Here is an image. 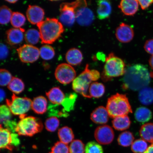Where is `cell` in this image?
I'll return each mask as SVG.
<instances>
[{
    "mask_svg": "<svg viewBox=\"0 0 153 153\" xmlns=\"http://www.w3.org/2000/svg\"><path fill=\"white\" fill-rule=\"evenodd\" d=\"M85 6L87 4L85 1L62 3L60 6V22L66 26H71L76 20V9Z\"/></svg>",
    "mask_w": 153,
    "mask_h": 153,
    "instance_id": "7",
    "label": "cell"
},
{
    "mask_svg": "<svg viewBox=\"0 0 153 153\" xmlns=\"http://www.w3.org/2000/svg\"><path fill=\"white\" fill-rule=\"evenodd\" d=\"M26 21L25 16L22 13L18 12L13 13L10 22L14 28H21L24 25Z\"/></svg>",
    "mask_w": 153,
    "mask_h": 153,
    "instance_id": "33",
    "label": "cell"
},
{
    "mask_svg": "<svg viewBox=\"0 0 153 153\" xmlns=\"http://www.w3.org/2000/svg\"><path fill=\"white\" fill-rule=\"evenodd\" d=\"M12 114L8 106L5 105L0 106V124L4 125L10 120Z\"/></svg>",
    "mask_w": 153,
    "mask_h": 153,
    "instance_id": "37",
    "label": "cell"
},
{
    "mask_svg": "<svg viewBox=\"0 0 153 153\" xmlns=\"http://www.w3.org/2000/svg\"><path fill=\"white\" fill-rule=\"evenodd\" d=\"M6 1L7 2L11 4H14L17 2L18 1H16V0H7V1Z\"/></svg>",
    "mask_w": 153,
    "mask_h": 153,
    "instance_id": "51",
    "label": "cell"
},
{
    "mask_svg": "<svg viewBox=\"0 0 153 153\" xmlns=\"http://www.w3.org/2000/svg\"><path fill=\"white\" fill-rule=\"evenodd\" d=\"M93 11L87 7V6L79 7L76 12V20L80 25H90L94 20Z\"/></svg>",
    "mask_w": 153,
    "mask_h": 153,
    "instance_id": "12",
    "label": "cell"
},
{
    "mask_svg": "<svg viewBox=\"0 0 153 153\" xmlns=\"http://www.w3.org/2000/svg\"><path fill=\"white\" fill-rule=\"evenodd\" d=\"M60 124V120L55 117L53 116L46 120L45 125L48 131L53 132L56 131Z\"/></svg>",
    "mask_w": 153,
    "mask_h": 153,
    "instance_id": "40",
    "label": "cell"
},
{
    "mask_svg": "<svg viewBox=\"0 0 153 153\" xmlns=\"http://www.w3.org/2000/svg\"><path fill=\"white\" fill-rule=\"evenodd\" d=\"M105 91V86L103 84L97 82L91 83L89 89V93L91 97L100 98L104 94Z\"/></svg>",
    "mask_w": 153,
    "mask_h": 153,
    "instance_id": "27",
    "label": "cell"
},
{
    "mask_svg": "<svg viewBox=\"0 0 153 153\" xmlns=\"http://www.w3.org/2000/svg\"><path fill=\"white\" fill-rule=\"evenodd\" d=\"M144 49L147 53L153 55V39L149 40L146 42Z\"/></svg>",
    "mask_w": 153,
    "mask_h": 153,
    "instance_id": "45",
    "label": "cell"
},
{
    "mask_svg": "<svg viewBox=\"0 0 153 153\" xmlns=\"http://www.w3.org/2000/svg\"><path fill=\"white\" fill-rule=\"evenodd\" d=\"M95 138L99 144L108 145L114 140V134L110 126L104 125L99 126L94 132Z\"/></svg>",
    "mask_w": 153,
    "mask_h": 153,
    "instance_id": "11",
    "label": "cell"
},
{
    "mask_svg": "<svg viewBox=\"0 0 153 153\" xmlns=\"http://www.w3.org/2000/svg\"><path fill=\"white\" fill-rule=\"evenodd\" d=\"M48 101L43 96L35 97L32 101L31 108L35 113L42 114L46 112L47 110Z\"/></svg>",
    "mask_w": 153,
    "mask_h": 153,
    "instance_id": "22",
    "label": "cell"
},
{
    "mask_svg": "<svg viewBox=\"0 0 153 153\" xmlns=\"http://www.w3.org/2000/svg\"><path fill=\"white\" fill-rule=\"evenodd\" d=\"M134 136L131 132L125 131L120 134L117 139L118 144L124 147H128L134 142Z\"/></svg>",
    "mask_w": 153,
    "mask_h": 153,
    "instance_id": "32",
    "label": "cell"
},
{
    "mask_svg": "<svg viewBox=\"0 0 153 153\" xmlns=\"http://www.w3.org/2000/svg\"><path fill=\"white\" fill-rule=\"evenodd\" d=\"M151 143L150 146L148 147L146 151L143 153H153V142Z\"/></svg>",
    "mask_w": 153,
    "mask_h": 153,
    "instance_id": "49",
    "label": "cell"
},
{
    "mask_svg": "<svg viewBox=\"0 0 153 153\" xmlns=\"http://www.w3.org/2000/svg\"><path fill=\"white\" fill-rule=\"evenodd\" d=\"M146 141L143 139H137L134 141L131 146V150L134 153H143L148 148Z\"/></svg>",
    "mask_w": 153,
    "mask_h": 153,
    "instance_id": "36",
    "label": "cell"
},
{
    "mask_svg": "<svg viewBox=\"0 0 153 153\" xmlns=\"http://www.w3.org/2000/svg\"><path fill=\"white\" fill-rule=\"evenodd\" d=\"M13 14L11 10L6 6L0 7V24L5 25L10 22Z\"/></svg>",
    "mask_w": 153,
    "mask_h": 153,
    "instance_id": "35",
    "label": "cell"
},
{
    "mask_svg": "<svg viewBox=\"0 0 153 153\" xmlns=\"http://www.w3.org/2000/svg\"><path fill=\"white\" fill-rule=\"evenodd\" d=\"M20 117L15 131L18 134L32 137L42 131L43 126L41 120L33 116Z\"/></svg>",
    "mask_w": 153,
    "mask_h": 153,
    "instance_id": "6",
    "label": "cell"
},
{
    "mask_svg": "<svg viewBox=\"0 0 153 153\" xmlns=\"http://www.w3.org/2000/svg\"><path fill=\"white\" fill-rule=\"evenodd\" d=\"M11 145L13 146H17L20 144V140L18 138V135L17 134L12 133L11 134Z\"/></svg>",
    "mask_w": 153,
    "mask_h": 153,
    "instance_id": "47",
    "label": "cell"
},
{
    "mask_svg": "<svg viewBox=\"0 0 153 153\" xmlns=\"http://www.w3.org/2000/svg\"><path fill=\"white\" fill-rule=\"evenodd\" d=\"M97 17L102 20L108 18L112 12V6L110 2L106 0L97 1Z\"/></svg>",
    "mask_w": 153,
    "mask_h": 153,
    "instance_id": "18",
    "label": "cell"
},
{
    "mask_svg": "<svg viewBox=\"0 0 153 153\" xmlns=\"http://www.w3.org/2000/svg\"><path fill=\"white\" fill-rule=\"evenodd\" d=\"M5 97V92L3 89L0 88V102L3 101Z\"/></svg>",
    "mask_w": 153,
    "mask_h": 153,
    "instance_id": "48",
    "label": "cell"
},
{
    "mask_svg": "<svg viewBox=\"0 0 153 153\" xmlns=\"http://www.w3.org/2000/svg\"><path fill=\"white\" fill-rule=\"evenodd\" d=\"M55 76L60 83L67 85L74 81L76 78V72L72 66L62 63L57 66L55 71Z\"/></svg>",
    "mask_w": 153,
    "mask_h": 153,
    "instance_id": "9",
    "label": "cell"
},
{
    "mask_svg": "<svg viewBox=\"0 0 153 153\" xmlns=\"http://www.w3.org/2000/svg\"><path fill=\"white\" fill-rule=\"evenodd\" d=\"M113 127L118 131H123L128 129L131 121L127 115L117 117L112 121Z\"/></svg>",
    "mask_w": 153,
    "mask_h": 153,
    "instance_id": "23",
    "label": "cell"
},
{
    "mask_svg": "<svg viewBox=\"0 0 153 153\" xmlns=\"http://www.w3.org/2000/svg\"><path fill=\"white\" fill-rule=\"evenodd\" d=\"M109 116L106 108L102 106L95 108L91 113V119L94 123L98 124H105L108 122Z\"/></svg>",
    "mask_w": 153,
    "mask_h": 153,
    "instance_id": "16",
    "label": "cell"
},
{
    "mask_svg": "<svg viewBox=\"0 0 153 153\" xmlns=\"http://www.w3.org/2000/svg\"><path fill=\"white\" fill-rule=\"evenodd\" d=\"M125 70L123 60L113 53H111L105 60L102 79L108 81L112 78L123 76Z\"/></svg>",
    "mask_w": 153,
    "mask_h": 153,
    "instance_id": "5",
    "label": "cell"
},
{
    "mask_svg": "<svg viewBox=\"0 0 153 153\" xmlns=\"http://www.w3.org/2000/svg\"><path fill=\"white\" fill-rule=\"evenodd\" d=\"M58 135L61 142L67 145L71 143L74 140V137L71 128L67 126L59 129Z\"/></svg>",
    "mask_w": 153,
    "mask_h": 153,
    "instance_id": "25",
    "label": "cell"
},
{
    "mask_svg": "<svg viewBox=\"0 0 153 153\" xmlns=\"http://www.w3.org/2000/svg\"><path fill=\"white\" fill-rule=\"evenodd\" d=\"M115 34L118 41L123 43L129 42L133 39L134 36L132 28L124 23H122L117 28Z\"/></svg>",
    "mask_w": 153,
    "mask_h": 153,
    "instance_id": "14",
    "label": "cell"
},
{
    "mask_svg": "<svg viewBox=\"0 0 153 153\" xmlns=\"http://www.w3.org/2000/svg\"><path fill=\"white\" fill-rule=\"evenodd\" d=\"M24 39L28 45H36L41 39L39 32L35 29H30L25 32Z\"/></svg>",
    "mask_w": 153,
    "mask_h": 153,
    "instance_id": "29",
    "label": "cell"
},
{
    "mask_svg": "<svg viewBox=\"0 0 153 153\" xmlns=\"http://www.w3.org/2000/svg\"><path fill=\"white\" fill-rule=\"evenodd\" d=\"M9 53L8 48L4 44L0 42V60L6 58Z\"/></svg>",
    "mask_w": 153,
    "mask_h": 153,
    "instance_id": "43",
    "label": "cell"
},
{
    "mask_svg": "<svg viewBox=\"0 0 153 153\" xmlns=\"http://www.w3.org/2000/svg\"><path fill=\"white\" fill-rule=\"evenodd\" d=\"M65 58L67 62L70 65L77 66L82 62L83 56L79 49L73 48L67 52Z\"/></svg>",
    "mask_w": 153,
    "mask_h": 153,
    "instance_id": "19",
    "label": "cell"
},
{
    "mask_svg": "<svg viewBox=\"0 0 153 153\" xmlns=\"http://www.w3.org/2000/svg\"><path fill=\"white\" fill-rule=\"evenodd\" d=\"M25 32V30L22 28L10 29L6 32L7 43L11 45L21 43L24 39Z\"/></svg>",
    "mask_w": 153,
    "mask_h": 153,
    "instance_id": "15",
    "label": "cell"
},
{
    "mask_svg": "<svg viewBox=\"0 0 153 153\" xmlns=\"http://www.w3.org/2000/svg\"><path fill=\"white\" fill-rule=\"evenodd\" d=\"M77 95L75 93H71L65 97L62 104L64 111L67 113L73 110L77 98Z\"/></svg>",
    "mask_w": 153,
    "mask_h": 153,
    "instance_id": "31",
    "label": "cell"
},
{
    "mask_svg": "<svg viewBox=\"0 0 153 153\" xmlns=\"http://www.w3.org/2000/svg\"><path fill=\"white\" fill-rule=\"evenodd\" d=\"M11 133L0 124V149L12 150L14 147L11 145Z\"/></svg>",
    "mask_w": 153,
    "mask_h": 153,
    "instance_id": "20",
    "label": "cell"
},
{
    "mask_svg": "<svg viewBox=\"0 0 153 153\" xmlns=\"http://www.w3.org/2000/svg\"><path fill=\"white\" fill-rule=\"evenodd\" d=\"M140 135L143 140L152 143L153 142V123L144 124L140 130Z\"/></svg>",
    "mask_w": 153,
    "mask_h": 153,
    "instance_id": "28",
    "label": "cell"
},
{
    "mask_svg": "<svg viewBox=\"0 0 153 153\" xmlns=\"http://www.w3.org/2000/svg\"><path fill=\"white\" fill-rule=\"evenodd\" d=\"M149 64H150L151 68L153 70V55H152V57H151L150 60H149Z\"/></svg>",
    "mask_w": 153,
    "mask_h": 153,
    "instance_id": "50",
    "label": "cell"
},
{
    "mask_svg": "<svg viewBox=\"0 0 153 153\" xmlns=\"http://www.w3.org/2000/svg\"><path fill=\"white\" fill-rule=\"evenodd\" d=\"M118 7L124 14L132 16L138 10V1L136 0H123L120 2Z\"/></svg>",
    "mask_w": 153,
    "mask_h": 153,
    "instance_id": "17",
    "label": "cell"
},
{
    "mask_svg": "<svg viewBox=\"0 0 153 153\" xmlns=\"http://www.w3.org/2000/svg\"><path fill=\"white\" fill-rule=\"evenodd\" d=\"M138 1L141 8L143 10L148 8L153 3V1H152V0H149V1Z\"/></svg>",
    "mask_w": 153,
    "mask_h": 153,
    "instance_id": "46",
    "label": "cell"
},
{
    "mask_svg": "<svg viewBox=\"0 0 153 153\" xmlns=\"http://www.w3.org/2000/svg\"><path fill=\"white\" fill-rule=\"evenodd\" d=\"M139 100L141 104L149 105L153 102V89L146 87L141 89L139 94Z\"/></svg>",
    "mask_w": 153,
    "mask_h": 153,
    "instance_id": "24",
    "label": "cell"
},
{
    "mask_svg": "<svg viewBox=\"0 0 153 153\" xmlns=\"http://www.w3.org/2000/svg\"><path fill=\"white\" fill-rule=\"evenodd\" d=\"M41 42L51 45L58 39L64 33L63 25L58 19L47 18L37 25Z\"/></svg>",
    "mask_w": 153,
    "mask_h": 153,
    "instance_id": "2",
    "label": "cell"
},
{
    "mask_svg": "<svg viewBox=\"0 0 153 153\" xmlns=\"http://www.w3.org/2000/svg\"><path fill=\"white\" fill-rule=\"evenodd\" d=\"M45 13L44 10L37 5H29L26 11L27 20L33 25H37L43 21Z\"/></svg>",
    "mask_w": 153,
    "mask_h": 153,
    "instance_id": "13",
    "label": "cell"
},
{
    "mask_svg": "<svg viewBox=\"0 0 153 153\" xmlns=\"http://www.w3.org/2000/svg\"><path fill=\"white\" fill-rule=\"evenodd\" d=\"M135 117L137 121L140 123H145L152 118V114L148 108L143 107H140L136 111Z\"/></svg>",
    "mask_w": 153,
    "mask_h": 153,
    "instance_id": "26",
    "label": "cell"
},
{
    "mask_svg": "<svg viewBox=\"0 0 153 153\" xmlns=\"http://www.w3.org/2000/svg\"><path fill=\"white\" fill-rule=\"evenodd\" d=\"M13 77L8 70L5 69H0V86L8 85Z\"/></svg>",
    "mask_w": 153,
    "mask_h": 153,
    "instance_id": "41",
    "label": "cell"
},
{
    "mask_svg": "<svg viewBox=\"0 0 153 153\" xmlns=\"http://www.w3.org/2000/svg\"><path fill=\"white\" fill-rule=\"evenodd\" d=\"M9 90L16 94H19L24 91L25 84L22 80L20 78L13 77L10 83L7 85Z\"/></svg>",
    "mask_w": 153,
    "mask_h": 153,
    "instance_id": "30",
    "label": "cell"
},
{
    "mask_svg": "<svg viewBox=\"0 0 153 153\" xmlns=\"http://www.w3.org/2000/svg\"><path fill=\"white\" fill-rule=\"evenodd\" d=\"M40 55L41 58L45 60H51L55 55V51L53 48L49 45H45L42 46L39 50Z\"/></svg>",
    "mask_w": 153,
    "mask_h": 153,
    "instance_id": "34",
    "label": "cell"
},
{
    "mask_svg": "<svg viewBox=\"0 0 153 153\" xmlns=\"http://www.w3.org/2000/svg\"><path fill=\"white\" fill-rule=\"evenodd\" d=\"M85 153H104V150L99 143L90 141L85 146Z\"/></svg>",
    "mask_w": 153,
    "mask_h": 153,
    "instance_id": "39",
    "label": "cell"
},
{
    "mask_svg": "<svg viewBox=\"0 0 153 153\" xmlns=\"http://www.w3.org/2000/svg\"><path fill=\"white\" fill-rule=\"evenodd\" d=\"M70 153H85V144L80 140H75L72 141L69 147Z\"/></svg>",
    "mask_w": 153,
    "mask_h": 153,
    "instance_id": "38",
    "label": "cell"
},
{
    "mask_svg": "<svg viewBox=\"0 0 153 153\" xmlns=\"http://www.w3.org/2000/svg\"><path fill=\"white\" fill-rule=\"evenodd\" d=\"M17 51L19 59L24 63H33L39 58V50L33 45H24L18 48Z\"/></svg>",
    "mask_w": 153,
    "mask_h": 153,
    "instance_id": "10",
    "label": "cell"
},
{
    "mask_svg": "<svg viewBox=\"0 0 153 153\" xmlns=\"http://www.w3.org/2000/svg\"><path fill=\"white\" fill-rule=\"evenodd\" d=\"M106 108L109 117L113 118L132 113L126 95L119 93L113 95L108 99Z\"/></svg>",
    "mask_w": 153,
    "mask_h": 153,
    "instance_id": "4",
    "label": "cell"
},
{
    "mask_svg": "<svg viewBox=\"0 0 153 153\" xmlns=\"http://www.w3.org/2000/svg\"><path fill=\"white\" fill-rule=\"evenodd\" d=\"M17 124L18 123H17L16 122L10 120L5 123L4 125L6 128L8 129L11 133V132H13L14 131H15Z\"/></svg>",
    "mask_w": 153,
    "mask_h": 153,
    "instance_id": "44",
    "label": "cell"
},
{
    "mask_svg": "<svg viewBox=\"0 0 153 153\" xmlns=\"http://www.w3.org/2000/svg\"><path fill=\"white\" fill-rule=\"evenodd\" d=\"M49 153H70L69 149L67 144L58 141L55 143Z\"/></svg>",
    "mask_w": 153,
    "mask_h": 153,
    "instance_id": "42",
    "label": "cell"
},
{
    "mask_svg": "<svg viewBox=\"0 0 153 153\" xmlns=\"http://www.w3.org/2000/svg\"><path fill=\"white\" fill-rule=\"evenodd\" d=\"M100 77V73L96 70H90L89 65L87 64L85 70L73 81L72 88L83 97L91 98L89 93L90 86L92 82L97 81Z\"/></svg>",
    "mask_w": 153,
    "mask_h": 153,
    "instance_id": "3",
    "label": "cell"
},
{
    "mask_svg": "<svg viewBox=\"0 0 153 153\" xmlns=\"http://www.w3.org/2000/svg\"><path fill=\"white\" fill-rule=\"evenodd\" d=\"M46 95L50 102L53 104H62L65 96L60 88L55 87L52 88L46 93Z\"/></svg>",
    "mask_w": 153,
    "mask_h": 153,
    "instance_id": "21",
    "label": "cell"
},
{
    "mask_svg": "<svg viewBox=\"0 0 153 153\" xmlns=\"http://www.w3.org/2000/svg\"><path fill=\"white\" fill-rule=\"evenodd\" d=\"M152 75L143 65H133L126 69L122 79V87L124 90H141L150 84Z\"/></svg>",
    "mask_w": 153,
    "mask_h": 153,
    "instance_id": "1",
    "label": "cell"
},
{
    "mask_svg": "<svg viewBox=\"0 0 153 153\" xmlns=\"http://www.w3.org/2000/svg\"><path fill=\"white\" fill-rule=\"evenodd\" d=\"M32 101L27 97H21L13 94L11 100L7 99V106L11 113L15 115H22L31 108Z\"/></svg>",
    "mask_w": 153,
    "mask_h": 153,
    "instance_id": "8",
    "label": "cell"
}]
</instances>
